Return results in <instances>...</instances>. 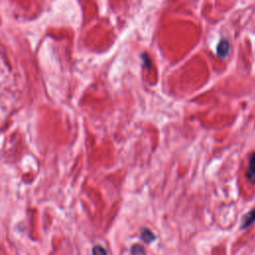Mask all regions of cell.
Listing matches in <instances>:
<instances>
[{
  "label": "cell",
  "mask_w": 255,
  "mask_h": 255,
  "mask_svg": "<svg viewBox=\"0 0 255 255\" xmlns=\"http://www.w3.org/2000/svg\"><path fill=\"white\" fill-rule=\"evenodd\" d=\"M140 236H141V239H142L144 242H146V243H150L151 241H153V240L155 239V237H154V235L152 234V232H151L150 230H148V229H143V230L141 231Z\"/></svg>",
  "instance_id": "obj_4"
},
{
  "label": "cell",
  "mask_w": 255,
  "mask_h": 255,
  "mask_svg": "<svg viewBox=\"0 0 255 255\" xmlns=\"http://www.w3.org/2000/svg\"><path fill=\"white\" fill-rule=\"evenodd\" d=\"M131 255H146L144 248L139 244H134L131 246Z\"/></svg>",
  "instance_id": "obj_5"
},
{
  "label": "cell",
  "mask_w": 255,
  "mask_h": 255,
  "mask_svg": "<svg viewBox=\"0 0 255 255\" xmlns=\"http://www.w3.org/2000/svg\"><path fill=\"white\" fill-rule=\"evenodd\" d=\"M246 176L251 183L255 184V152H253L250 156L246 170Z\"/></svg>",
  "instance_id": "obj_1"
},
{
  "label": "cell",
  "mask_w": 255,
  "mask_h": 255,
  "mask_svg": "<svg viewBox=\"0 0 255 255\" xmlns=\"http://www.w3.org/2000/svg\"><path fill=\"white\" fill-rule=\"evenodd\" d=\"M255 221V208L250 210L243 218L242 226L241 228H247L249 225H251Z\"/></svg>",
  "instance_id": "obj_3"
},
{
  "label": "cell",
  "mask_w": 255,
  "mask_h": 255,
  "mask_svg": "<svg viewBox=\"0 0 255 255\" xmlns=\"http://www.w3.org/2000/svg\"><path fill=\"white\" fill-rule=\"evenodd\" d=\"M93 255H107V252L102 246L96 245L93 248Z\"/></svg>",
  "instance_id": "obj_6"
},
{
  "label": "cell",
  "mask_w": 255,
  "mask_h": 255,
  "mask_svg": "<svg viewBox=\"0 0 255 255\" xmlns=\"http://www.w3.org/2000/svg\"><path fill=\"white\" fill-rule=\"evenodd\" d=\"M229 49H230V45H229V42L225 39H222L218 45H217V55L220 57V58H226L228 53H229Z\"/></svg>",
  "instance_id": "obj_2"
}]
</instances>
